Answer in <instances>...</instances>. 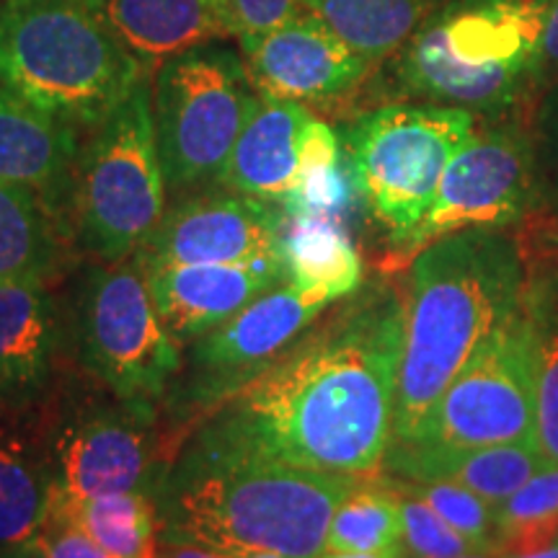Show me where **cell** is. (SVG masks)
<instances>
[{
    "mask_svg": "<svg viewBox=\"0 0 558 558\" xmlns=\"http://www.w3.org/2000/svg\"><path fill=\"white\" fill-rule=\"evenodd\" d=\"M403 305L375 290L233 390L199 437L303 469L367 476L393 442Z\"/></svg>",
    "mask_w": 558,
    "mask_h": 558,
    "instance_id": "6da1fadb",
    "label": "cell"
},
{
    "mask_svg": "<svg viewBox=\"0 0 558 558\" xmlns=\"http://www.w3.org/2000/svg\"><path fill=\"white\" fill-rule=\"evenodd\" d=\"M354 486L357 476L303 469L197 437L160 481L153 501L163 533L202 546L320 558L333 512Z\"/></svg>",
    "mask_w": 558,
    "mask_h": 558,
    "instance_id": "7a4b0ae2",
    "label": "cell"
},
{
    "mask_svg": "<svg viewBox=\"0 0 558 558\" xmlns=\"http://www.w3.org/2000/svg\"><path fill=\"white\" fill-rule=\"evenodd\" d=\"M514 246L488 228L432 241L411 264L393 442H409L488 333L520 308Z\"/></svg>",
    "mask_w": 558,
    "mask_h": 558,
    "instance_id": "3957f363",
    "label": "cell"
},
{
    "mask_svg": "<svg viewBox=\"0 0 558 558\" xmlns=\"http://www.w3.org/2000/svg\"><path fill=\"white\" fill-rule=\"evenodd\" d=\"M145 73L96 0H0V83L54 120L99 128Z\"/></svg>",
    "mask_w": 558,
    "mask_h": 558,
    "instance_id": "277c9868",
    "label": "cell"
},
{
    "mask_svg": "<svg viewBox=\"0 0 558 558\" xmlns=\"http://www.w3.org/2000/svg\"><path fill=\"white\" fill-rule=\"evenodd\" d=\"M550 0H442L401 47L411 94L497 109L543 62Z\"/></svg>",
    "mask_w": 558,
    "mask_h": 558,
    "instance_id": "5b68a950",
    "label": "cell"
},
{
    "mask_svg": "<svg viewBox=\"0 0 558 558\" xmlns=\"http://www.w3.org/2000/svg\"><path fill=\"white\" fill-rule=\"evenodd\" d=\"M148 75L99 124L81 160L75 184L81 235L107 264L128 262L156 233L166 215Z\"/></svg>",
    "mask_w": 558,
    "mask_h": 558,
    "instance_id": "8992f818",
    "label": "cell"
},
{
    "mask_svg": "<svg viewBox=\"0 0 558 558\" xmlns=\"http://www.w3.org/2000/svg\"><path fill=\"white\" fill-rule=\"evenodd\" d=\"M246 60L226 45L166 60L153 88V124L171 190L218 181L254 104Z\"/></svg>",
    "mask_w": 558,
    "mask_h": 558,
    "instance_id": "52a82bcc",
    "label": "cell"
},
{
    "mask_svg": "<svg viewBox=\"0 0 558 558\" xmlns=\"http://www.w3.org/2000/svg\"><path fill=\"white\" fill-rule=\"evenodd\" d=\"M471 137L473 114L458 107H386L354 124V190L396 241L411 239L445 169Z\"/></svg>",
    "mask_w": 558,
    "mask_h": 558,
    "instance_id": "ba28073f",
    "label": "cell"
},
{
    "mask_svg": "<svg viewBox=\"0 0 558 558\" xmlns=\"http://www.w3.org/2000/svg\"><path fill=\"white\" fill-rule=\"evenodd\" d=\"M541 341L520 311L481 341L409 442L538 445Z\"/></svg>",
    "mask_w": 558,
    "mask_h": 558,
    "instance_id": "9c48e42d",
    "label": "cell"
},
{
    "mask_svg": "<svg viewBox=\"0 0 558 558\" xmlns=\"http://www.w3.org/2000/svg\"><path fill=\"white\" fill-rule=\"evenodd\" d=\"M86 362L122 403L150 409L179 369V344L153 303L137 256L96 269L83 300Z\"/></svg>",
    "mask_w": 558,
    "mask_h": 558,
    "instance_id": "30bf717a",
    "label": "cell"
},
{
    "mask_svg": "<svg viewBox=\"0 0 558 558\" xmlns=\"http://www.w3.org/2000/svg\"><path fill=\"white\" fill-rule=\"evenodd\" d=\"M339 166V140L303 104L256 90L218 184L282 205L305 181Z\"/></svg>",
    "mask_w": 558,
    "mask_h": 558,
    "instance_id": "8fae6325",
    "label": "cell"
},
{
    "mask_svg": "<svg viewBox=\"0 0 558 558\" xmlns=\"http://www.w3.org/2000/svg\"><path fill=\"white\" fill-rule=\"evenodd\" d=\"M284 230L288 213L277 202L226 190L173 207L135 256L145 269L282 259Z\"/></svg>",
    "mask_w": 558,
    "mask_h": 558,
    "instance_id": "7c38bea8",
    "label": "cell"
},
{
    "mask_svg": "<svg viewBox=\"0 0 558 558\" xmlns=\"http://www.w3.org/2000/svg\"><path fill=\"white\" fill-rule=\"evenodd\" d=\"M530 190L527 156L505 135H473L439 179L435 202L407 246L422 251L432 241L471 228H497L520 218Z\"/></svg>",
    "mask_w": 558,
    "mask_h": 558,
    "instance_id": "4fadbf2b",
    "label": "cell"
},
{
    "mask_svg": "<svg viewBox=\"0 0 558 558\" xmlns=\"http://www.w3.org/2000/svg\"><path fill=\"white\" fill-rule=\"evenodd\" d=\"M150 409L86 411L54 439V499L68 507L117 492H145L150 476Z\"/></svg>",
    "mask_w": 558,
    "mask_h": 558,
    "instance_id": "5bb4252c",
    "label": "cell"
},
{
    "mask_svg": "<svg viewBox=\"0 0 558 558\" xmlns=\"http://www.w3.org/2000/svg\"><path fill=\"white\" fill-rule=\"evenodd\" d=\"M241 47L254 88L298 104L341 96L357 86L369 68L337 34L303 11Z\"/></svg>",
    "mask_w": 558,
    "mask_h": 558,
    "instance_id": "9a60e30c",
    "label": "cell"
},
{
    "mask_svg": "<svg viewBox=\"0 0 558 558\" xmlns=\"http://www.w3.org/2000/svg\"><path fill=\"white\" fill-rule=\"evenodd\" d=\"M329 305L331 300L320 292L303 290L292 282L279 284L218 329L199 337L194 347V367L215 380V393L222 380H235L241 388L298 341Z\"/></svg>",
    "mask_w": 558,
    "mask_h": 558,
    "instance_id": "2e32d148",
    "label": "cell"
},
{
    "mask_svg": "<svg viewBox=\"0 0 558 558\" xmlns=\"http://www.w3.org/2000/svg\"><path fill=\"white\" fill-rule=\"evenodd\" d=\"M145 271L158 316L177 344L205 337L290 279L284 256L246 264H177Z\"/></svg>",
    "mask_w": 558,
    "mask_h": 558,
    "instance_id": "e0dca14e",
    "label": "cell"
},
{
    "mask_svg": "<svg viewBox=\"0 0 558 558\" xmlns=\"http://www.w3.org/2000/svg\"><path fill=\"white\" fill-rule=\"evenodd\" d=\"M388 469L403 481H452L499 507L543 465L538 445L448 448L429 442H390Z\"/></svg>",
    "mask_w": 558,
    "mask_h": 558,
    "instance_id": "ac0fdd59",
    "label": "cell"
},
{
    "mask_svg": "<svg viewBox=\"0 0 558 558\" xmlns=\"http://www.w3.org/2000/svg\"><path fill=\"white\" fill-rule=\"evenodd\" d=\"M75 150L70 124L0 83V181L26 186L50 205L65 190Z\"/></svg>",
    "mask_w": 558,
    "mask_h": 558,
    "instance_id": "d6986e66",
    "label": "cell"
},
{
    "mask_svg": "<svg viewBox=\"0 0 558 558\" xmlns=\"http://www.w3.org/2000/svg\"><path fill=\"white\" fill-rule=\"evenodd\" d=\"M109 29L145 70L228 37L213 0H96Z\"/></svg>",
    "mask_w": 558,
    "mask_h": 558,
    "instance_id": "ffe728a7",
    "label": "cell"
},
{
    "mask_svg": "<svg viewBox=\"0 0 558 558\" xmlns=\"http://www.w3.org/2000/svg\"><path fill=\"white\" fill-rule=\"evenodd\" d=\"M58 318L39 277L0 284V393H32L50 378Z\"/></svg>",
    "mask_w": 558,
    "mask_h": 558,
    "instance_id": "44dd1931",
    "label": "cell"
},
{
    "mask_svg": "<svg viewBox=\"0 0 558 558\" xmlns=\"http://www.w3.org/2000/svg\"><path fill=\"white\" fill-rule=\"evenodd\" d=\"M442 0H303L318 19L365 62L399 52Z\"/></svg>",
    "mask_w": 558,
    "mask_h": 558,
    "instance_id": "7402d4cb",
    "label": "cell"
},
{
    "mask_svg": "<svg viewBox=\"0 0 558 558\" xmlns=\"http://www.w3.org/2000/svg\"><path fill=\"white\" fill-rule=\"evenodd\" d=\"M52 501V460H41L21 437H0V558L39 538Z\"/></svg>",
    "mask_w": 558,
    "mask_h": 558,
    "instance_id": "603a6c76",
    "label": "cell"
},
{
    "mask_svg": "<svg viewBox=\"0 0 558 558\" xmlns=\"http://www.w3.org/2000/svg\"><path fill=\"white\" fill-rule=\"evenodd\" d=\"M288 282L337 303L362 282V262L337 218H288L284 230Z\"/></svg>",
    "mask_w": 558,
    "mask_h": 558,
    "instance_id": "cb8c5ba5",
    "label": "cell"
},
{
    "mask_svg": "<svg viewBox=\"0 0 558 558\" xmlns=\"http://www.w3.org/2000/svg\"><path fill=\"white\" fill-rule=\"evenodd\" d=\"M52 256L50 205L26 186L0 181V284L41 277Z\"/></svg>",
    "mask_w": 558,
    "mask_h": 558,
    "instance_id": "d4e9b609",
    "label": "cell"
},
{
    "mask_svg": "<svg viewBox=\"0 0 558 558\" xmlns=\"http://www.w3.org/2000/svg\"><path fill=\"white\" fill-rule=\"evenodd\" d=\"M68 509L114 558H156L160 527L156 501L148 492L104 494Z\"/></svg>",
    "mask_w": 558,
    "mask_h": 558,
    "instance_id": "484cf974",
    "label": "cell"
},
{
    "mask_svg": "<svg viewBox=\"0 0 558 558\" xmlns=\"http://www.w3.org/2000/svg\"><path fill=\"white\" fill-rule=\"evenodd\" d=\"M403 541L399 492L354 486L331 518L326 550L337 554H378L399 548Z\"/></svg>",
    "mask_w": 558,
    "mask_h": 558,
    "instance_id": "4316f807",
    "label": "cell"
},
{
    "mask_svg": "<svg viewBox=\"0 0 558 558\" xmlns=\"http://www.w3.org/2000/svg\"><path fill=\"white\" fill-rule=\"evenodd\" d=\"M497 554L514 556L558 541V465H543L497 507Z\"/></svg>",
    "mask_w": 558,
    "mask_h": 558,
    "instance_id": "83f0119b",
    "label": "cell"
},
{
    "mask_svg": "<svg viewBox=\"0 0 558 558\" xmlns=\"http://www.w3.org/2000/svg\"><path fill=\"white\" fill-rule=\"evenodd\" d=\"M396 492H407L411 497H418L435 509V512L456 527L460 535L478 543L484 550H497V507L488 505L484 497H478L471 488L452 484V481H399Z\"/></svg>",
    "mask_w": 558,
    "mask_h": 558,
    "instance_id": "f1b7e54d",
    "label": "cell"
},
{
    "mask_svg": "<svg viewBox=\"0 0 558 558\" xmlns=\"http://www.w3.org/2000/svg\"><path fill=\"white\" fill-rule=\"evenodd\" d=\"M399 499L403 546L414 558H450L484 550L478 543L469 541L456 527H450L427 501L411 497L407 492H399Z\"/></svg>",
    "mask_w": 558,
    "mask_h": 558,
    "instance_id": "f546056e",
    "label": "cell"
},
{
    "mask_svg": "<svg viewBox=\"0 0 558 558\" xmlns=\"http://www.w3.org/2000/svg\"><path fill=\"white\" fill-rule=\"evenodd\" d=\"M228 37L241 45L262 37L303 9V0H213Z\"/></svg>",
    "mask_w": 558,
    "mask_h": 558,
    "instance_id": "4dcf8cb0",
    "label": "cell"
},
{
    "mask_svg": "<svg viewBox=\"0 0 558 558\" xmlns=\"http://www.w3.org/2000/svg\"><path fill=\"white\" fill-rule=\"evenodd\" d=\"M535 439H538L543 463L558 465V337H550L541 344Z\"/></svg>",
    "mask_w": 558,
    "mask_h": 558,
    "instance_id": "1f68e13d",
    "label": "cell"
},
{
    "mask_svg": "<svg viewBox=\"0 0 558 558\" xmlns=\"http://www.w3.org/2000/svg\"><path fill=\"white\" fill-rule=\"evenodd\" d=\"M39 538L50 558H114L90 538L88 530L73 514V509L60 505V501H52L50 518L41 527Z\"/></svg>",
    "mask_w": 558,
    "mask_h": 558,
    "instance_id": "d6a6232c",
    "label": "cell"
},
{
    "mask_svg": "<svg viewBox=\"0 0 558 558\" xmlns=\"http://www.w3.org/2000/svg\"><path fill=\"white\" fill-rule=\"evenodd\" d=\"M156 558H230L222 550H215L209 546H202L197 541L181 538L173 533H158V554Z\"/></svg>",
    "mask_w": 558,
    "mask_h": 558,
    "instance_id": "836d02e7",
    "label": "cell"
},
{
    "mask_svg": "<svg viewBox=\"0 0 558 558\" xmlns=\"http://www.w3.org/2000/svg\"><path fill=\"white\" fill-rule=\"evenodd\" d=\"M543 62L558 68V0H550L546 34H543Z\"/></svg>",
    "mask_w": 558,
    "mask_h": 558,
    "instance_id": "e575fe53",
    "label": "cell"
},
{
    "mask_svg": "<svg viewBox=\"0 0 558 558\" xmlns=\"http://www.w3.org/2000/svg\"><path fill=\"white\" fill-rule=\"evenodd\" d=\"M320 558H403V548L378 550V554H337V550H326Z\"/></svg>",
    "mask_w": 558,
    "mask_h": 558,
    "instance_id": "d590c367",
    "label": "cell"
},
{
    "mask_svg": "<svg viewBox=\"0 0 558 558\" xmlns=\"http://www.w3.org/2000/svg\"><path fill=\"white\" fill-rule=\"evenodd\" d=\"M222 554L230 558H288L282 554H275V550H264V548H230V550H222Z\"/></svg>",
    "mask_w": 558,
    "mask_h": 558,
    "instance_id": "8d00e7d4",
    "label": "cell"
},
{
    "mask_svg": "<svg viewBox=\"0 0 558 558\" xmlns=\"http://www.w3.org/2000/svg\"><path fill=\"white\" fill-rule=\"evenodd\" d=\"M5 558H50V556H47L45 543H41V538H37L34 543H29L26 548H21V550H16V554H11Z\"/></svg>",
    "mask_w": 558,
    "mask_h": 558,
    "instance_id": "74e56055",
    "label": "cell"
},
{
    "mask_svg": "<svg viewBox=\"0 0 558 558\" xmlns=\"http://www.w3.org/2000/svg\"><path fill=\"white\" fill-rule=\"evenodd\" d=\"M505 558H558V541L548 543V546H543V548L525 550V554H514V556H505Z\"/></svg>",
    "mask_w": 558,
    "mask_h": 558,
    "instance_id": "f35d334b",
    "label": "cell"
},
{
    "mask_svg": "<svg viewBox=\"0 0 558 558\" xmlns=\"http://www.w3.org/2000/svg\"><path fill=\"white\" fill-rule=\"evenodd\" d=\"M450 558H499V556H492L488 550H481V554H465V556H450Z\"/></svg>",
    "mask_w": 558,
    "mask_h": 558,
    "instance_id": "ab89813d",
    "label": "cell"
}]
</instances>
